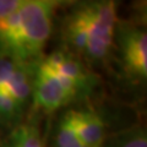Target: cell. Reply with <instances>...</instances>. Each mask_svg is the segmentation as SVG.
<instances>
[{
	"instance_id": "cell-11",
	"label": "cell",
	"mask_w": 147,
	"mask_h": 147,
	"mask_svg": "<svg viewBox=\"0 0 147 147\" xmlns=\"http://www.w3.org/2000/svg\"><path fill=\"white\" fill-rule=\"evenodd\" d=\"M24 0H0V20L15 12L22 5Z\"/></svg>"
},
{
	"instance_id": "cell-6",
	"label": "cell",
	"mask_w": 147,
	"mask_h": 147,
	"mask_svg": "<svg viewBox=\"0 0 147 147\" xmlns=\"http://www.w3.org/2000/svg\"><path fill=\"white\" fill-rule=\"evenodd\" d=\"M76 134L84 147H103L108 137L107 123L92 107L71 109Z\"/></svg>"
},
{
	"instance_id": "cell-9",
	"label": "cell",
	"mask_w": 147,
	"mask_h": 147,
	"mask_svg": "<svg viewBox=\"0 0 147 147\" xmlns=\"http://www.w3.org/2000/svg\"><path fill=\"white\" fill-rule=\"evenodd\" d=\"M103 147H147L146 129L142 125H134L108 135Z\"/></svg>"
},
{
	"instance_id": "cell-5",
	"label": "cell",
	"mask_w": 147,
	"mask_h": 147,
	"mask_svg": "<svg viewBox=\"0 0 147 147\" xmlns=\"http://www.w3.org/2000/svg\"><path fill=\"white\" fill-rule=\"evenodd\" d=\"M45 66L69 82L81 94L82 98H87L99 85V77L91 70L80 58L60 48L53 50L40 59Z\"/></svg>"
},
{
	"instance_id": "cell-10",
	"label": "cell",
	"mask_w": 147,
	"mask_h": 147,
	"mask_svg": "<svg viewBox=\"0 0 147 147\" xmlns=\"http://www.w3.org/2000/svg\"><path fill=\"white\" fill-rule=\"evenodd\" d=\"M24 115V112L13 102V99L4 90H0V125L16 123Z\"/></svg>"
},
{
	"instance_id": "cell-7",
	"label": "cell",
	"mask_w": 147,
	"mask_h": 147,
	"mask_svg": "<svg viewBox=\"0 0 147 147\" xmlns=\"http://www.w3.org/2000/svg\"><path fill=\"white\" fill-rule=\"evenodd\" d=\"M52 147H84L74 126L71 109L63 112L57 120L53 131Z\"/></svg>"
},
{
	"instance_id": "cell-1",
	"label": "cell",
	"mask_w": 147,
	"mask_h": 147,
	"mask_svg": "<svg viewBox=\"0 0 147 147\" xmlns=\"http://www.w3.org/2000/svg\"><path fill=\"white\" fill-rule=\"evenodd\" d=\"M118 21L115 1L76 4L66 12L61 24L64 49L91 65L104 66L113 53Z\"/></svg>"
},
{
	"instance_id": "cell-8",
	"label": "cell",
	"mask_w": 147,
	"mask_h": 147,
	"mask_svg": "<svg viewBox=\"0 0 147 147\" xmlns=\"http://www.w3.org/2000/svg\"><path fill=\"white\" fill-rule=\"evenodd\" d=\"M1 147H45L39 129L34 124L17 125Z\"/></svg>"
},
{
	"instance_id": "cell-2",
	"label": "cell",
	"mask_w": 147,
	"mask_h": 147,
	"mask_svg": "<svg viewBox=\"0 0 147 147\" xmlns=\"http://www.w3.org/2000/svg\"><path fill=\"white\" fill-rule=\"evenodd\" d=\"M57 0H24L15 12L0 20V55L18 63L37 64L53 32Z\"/></svg>"
},
{
	"instance_id": "cell-3",
	"label": "cell",
	"mask_w": 147,
	"mask_h": 147,
	"mask_svg": "<svg viewBox=\"0 0 147 147\" xmlns=\"http://www.w3.org/2000/svg\"><path fill=\"white\" fill-rule=\"evenodd\" d=\"M114 47L119 66L132 85H145L147 80V32L136 22L118 21Z\"/></svg>"
},
{
	"instance_id": "cell-12",
	"label": "cell",
	"mask_w": 147,
	"mask_h": 147,
	"mask_svg": "<svg viewBox=\"0 0 147 147\" xmlns=\"http://www.w3.org/2000/svg\"><path fill=\"white\" fill-rule=\"evenodd\" d=\"M0 147H1V146H0Z\"/></svg>"
},
{
	"instance_id": "cell-4",
	"label": "cell",
	"mask_w": 147,
	"mask_h": 147,
	"mask_svg": "<svg viewBox=\"0 0 147 147\" xmlns=\"http://www.w3.org/2000/svg\"><path fill=\"white\" fill-rule=\"evenodd\" d=\"M81 99H84L81 94L69 82L48 69L40 60L36 64L31 103H33L37 110L52 114Z\"/></svg>"
}]
</instances>
